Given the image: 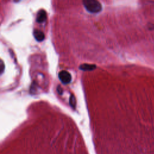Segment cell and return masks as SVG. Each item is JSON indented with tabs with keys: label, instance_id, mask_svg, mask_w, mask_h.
Returning <instances> with one entry per match:
<instances>
[{
	"label": "cell",
	"instance_id": "7",
	"mask_svg": "<svg viewBox=\"0 0 154 154\" xmlns=\"http://www.w3.org/2000/svg\"><path fill=\"white\" fill-rule=\"evenodd\" d=\"M4 69H5V66H4V64L3 61L1 60V63H0V72H1V74L3 73V72L4 71Z\"/></svg>",
	"mask_w": 154,
	"mask_h": 154
},
{
	"label": "cell",
	"instance_id": "1",
	"mask_svg": "<svg viewBox=\"0 0 154 154\" xmlns=\"http://www.w3.org/2000/svg\"><path fill=\"white\" fill-rule=\"evenodd\" d=\"M82 4L87 11L91 13H97L102 10V4L96 0H84Z\"/></svg>",
	"mask_w": 154,
	"mask_h": 154
},
{
	"label": "cell",
	"instance_id": "4",
	"mask_svg": "<svg viewBox=\"0 0 154 154\" xmlns=\"http://www.w3.org/2000/svg\"><path fill=\"white\" fill-rule=\"evenodd\" d=\"M33 35L35 39L38 42H42L45 38L44 33L40 29H35L33 31Z\"/></svg>",
	"mask_w": 154,
	"mask_h": 154
},
{
	"label": "cell",
	"instance_id": "6",
	"mask_svg": "<svg viewBox=\"0 0 154 154\" xmlns=\"http://www.w3.org/2000/svg\"><path fill=\"white\" fill-rule=\"evenodd\" d=\"M69 104L70 105V106L73 108H75L76 106V99L75 97L74 96V95L71 94L70 97L69 98Z\"/></svg>",
	"mask_w": 154,
	"mask_h": 154
},
{
	"label": "cell",
	"instance_id": "2",
	"mask_svg": "<svg viewBox=\"0 0 154 154\" xmlns=\"http://www.w3.org/2000/svg\"><path fill=\"white\" fill-rule=\"evenodd\" d=\"M58 78L64 84H69L72 81V76L70 73L66 70L60 71L58 73Z\"/></svg>",
	"mask_w": 154,
	"mask_h": 154
},
{
	"label": "cell",
	"instance_id": "8",
	"mask_svg": "<svg viewBox=\"0 0 154 154\" xmlns=\"http://www.w3.org/2000/svg\"><path fill=\"white\" fill-rule=\"evenodd\" d=\"M57 92L60 94H61V91H62V90H61V88H60V86H58V87L57 88Z\"/></svg>",
	"mask_w": 154,
	"mask_h": 154
},
{
	"label": "cell",
	"instance_id": "3",
	"mask_svg": "<svg viewBox=\"0 0 154 154\" xmlns=\"http://www.w3.org/2000/svg\"><path fill=\"white\" fill-rule=\"evenodd\" d=\"M46 19V13L45 10H40L37 13L36 17V21L38 23H43Z\"/></svg>",
	"mask_w": 154,
	"mask_h": 154
},
{
	"label": "cell",
	"instance_id": "5",
	"mask_svg": "<svg viewBox=\"0 0 154 154\" xmlns=\"http://www.w3.org/2000/svg\"><path fill=\"white\" fill-rule=\"evenodd\" d=\"M96 68V66L91 64H82L79 66V69L83 71H92Z\"/></svg>",
	"mask_w": 154,
	"mask_h": 154
}]
</instances>
